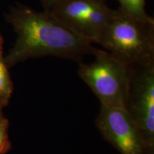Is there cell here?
<instances>
[{
  "instance_id": "cell-1",
  "label": "cell",
  "mask_w": 154,
  "mask_h": 154,
  "mask_svg": "<svg viewBox=\"0 0 154 154\" xmlns=\"http://www.w3.org/2000/svg\"><path fill=\"white\" fill-rule=\"evenodd\" d=\"M7 21L17 34L5 61L8 69L32 58L54 56L79 61L102 50L65 26L49 11L42 12L22 5L11 7Z\"/></svg>"
},
{
  "instance_id": "cell-2",
  "label": "cell",
  "mask_w": 154,
  "mask_h": 154,
  "mask_svg": "<svg viewBox=\"0 0 154 154\" xmlns=\"http://www.w3.org/2000/svg\"><path fill=\"white\" fill-rule=\"evenodd\" d=\"M99 44L128 65L154 58V20H140L116 9Z\"/></svg>"
},
{
  "instance_id": "cell-3",
  "label": "cell",
  "mask_w": 154,
  "mask_h": 154,
  "mask_svg": "<svg viewBox=\"0 0 154 154\" xmlns=\"http://www.w3.org/2000/svg\"><path fill=\"white\" fill-rule=\"evenodd\" d=\"M95 57L91 63H79V76L97 96L101 106L126 109L128 65L106 51Z\"/></svg>"
},
{
  "instance_id": "cell-4",
  "label": "cell",
  "mask_w": 154,
  "mask_h": 154,
  "mask_svg": "<svg viewBox=\"0 0 154 154\" xmlns=\"http://www.w3.org/2000/svg\"><path fill=\"white\" fill-rule=\"evenodd\" d=\"M128 67L126 109L143 136L148 154H154V58Z\"/></svg>"
},
{
  "instance_id": "cell-5",
  "label": "cell",
  "mask_w": 154,
  "mask_h": 154,
  "mask_svg": "<svg viewBox=\"0 0 154 154\" xmlns=\"http://www.w3.org/2000/svg\"><path fill=\"white\" fill-rule=\"evenodd\" d=\"M49 11L74 33L91 43H99L114 12L105 0H63Z\"/></svg>"
},
{
  "instance_id": "cell-6",
  "label": "cell",
  "mask_w": 154,
  "mask_h": 154,
  "mask_svg": "<svg viewBox=\"0 0 154 154\" xmlns=\"http://www.w3.org/2000/svg\"><path fill=\"white\" fill-rule=\"evenodd\" d=\"M95 124L120 154H148L143 136L126 109L101 106Z\"/></svg>"
},
{
  "instance_id": "cell-7",
  "label": "cell",
  "mask_w": 154,
  "mask_h": 154,
  "mask_svg": "<svg viewBox=\"0 0 154 154\" xmlns=\"http://www.w3.org/2000/svg\"><path fill=\"white\" fill-rule=\"evenodd\" d=\"M14 86L6 64L3 51L0 49V103L4 107L8 105Z\"/></svg>"
},
{
  "instance_id": "cell-8",
  "label": "cell",
  "mask_w": 154,
  "mask_h": 154,
  "mask_svg": "<svg viewBox=\"0 0 154 154\" xmlns=\"http://www.w3.org/2000/svg\"><path fill=\"white\" fill-rule=\"evenodd\" d=\"M119 9L125 14L143 21H152L153 17L146 11V0H117Z\"/></svg>"
},
{
  "instance_id": "cell-9",
  "label": "cell",
  "mask_w": 154,
  "mask_h": 154,
  "mask_svg": "<svg viewBox=\"0 0 154 154\" xmlns=\"http://www.w3.org/2000/svg\"><path fill=\"white\" fill-rule=\"evenodd\" d=\"M11 148V142L9 139V121L0 113V154H5Z\"/></svg>"
},
{
  "instance_id": "cell-10",
  "label": "cell",
  "mask_w": 154,
  "mask_h": 154,
  "mask_svg": "<svg viewBox=\"0 0 154 154\" xmlns=\"http://www.w3.org/2000/svg\"><path fill=\"white\" fill-rule=\"evenodd\" d=\"M62 1H63V0H40L42 7H44V10L46 11H49L55 5Z\"/></svg>"
},
{
  "instance_id": "cell-11",
  "label": "cell",
  "mask_w": 154,
  "mask_h": 154,
  "mask_svg": "<svg viewBox=\"0 0 154 154\" xmlns=\"http://www.w3.org/2000/svg\"><path fill=\"white\" fill-rule=\"evenodd\" d=\"M0 49L3 50V38L0 34Z\"/></svg>"
},
{
  "instance_id": "cell-12",
  "label": "cell",
  "mask_w": 154,
  "mask_h": 154,
  "mask_svg": "<svg viewBox=\"0 0 154 154\" xmlns=\"http://www.w3.org/2000/svg\"><path fill=\"white\" fill-rule=\"evenodd\" d=\"M4 108H5V107L3 106V105L1 103H0V113H2V109H4Z\"/></svg>"
}]
</instances>
